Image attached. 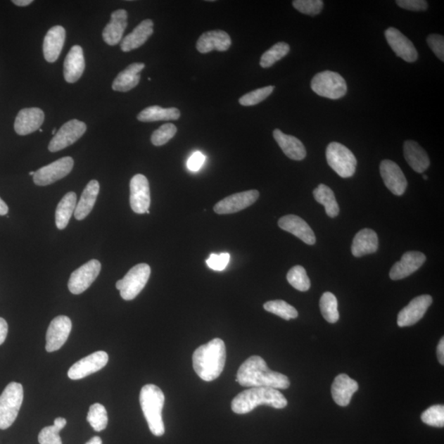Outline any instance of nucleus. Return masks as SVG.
I'll return each mask as SVG.
<instances>
[{
  "label": "nucleus",
  "instance_id": "1",
  "mask_svg": "<svg viewBox=\"0 0 444 444\" xmlns=\"http://www.w3.org/2000/svg\"><path fill=\"white\" fill-rule=\"evenodd\" d=\"M236 381L243 387L286 389L289 379L281 373L272 372L260 356L253 355L239 369Z\"/></svg>",
  "mask_w": 444,
  "mask_h": 444
},
{
  "label": "nucleus",
  "instance_id": "2",
  "mask_svg": "<svg viewBox=\"0 0 444 444\" xmlns=\"http://www.w3.org/2000/svg\"><path fill=\"white\" fill-rule=\"evenodd\" d=\"M227 349L224 341L220 338L210 341L199 346L193 355L194 372L200 379L206 382L217 379L225 367Z\"/></svg>",
  "mask_w": 444,
  "mask_h": 444
},
{
  "label": "nucleus",
  "instance_id": "3",
  "mask_svg": "<svg viewBox=\"0 0 444 444\" xmlns=\"http://www.w3.org/2000/svg\"><path fill=\"white\" fill-rule=\"evenodd\" d=\"M284 395L271 388H251L238 394L231 402L232 411L238 414L250 413L261 405L283 409L287 406Z\"/></svg>",
  "mask_w": 444,
  "mask_h": 444
},
{
  "label": "nucleus",
  "instance_id": "4",
  "mask_svg": "<svg viewBox=\"0 0 444 444\" xmlns=\"http://www.w3.org/2000/svg\"><path fill=\"white\" fill-rule=\"evenodd\" d=\"M139 402L151 432L155 436H163L165 433L163 419L165 395L162 389L154 384L145 385L141 389Z\"/></svg>",
  "mask_w": 444,
  "mask_h": 444
},
{
  "label": "nucleus",
  "instance_id": "5",
  "mask_svg": "<svg viewBox=\"0 0 444 444\" xmlns=\"http://www.w3.org/2000/svg\"><path fill=\"white\" fill-rule=\"evenodd\" d=\"M23 402V385L9 383L0 396V429H8L16 421Z\"/></svg>",
  "mask_w": 444,
  "mask_h": 444
},
{
  "label": "nucleus",
  "instance_id": "6",
  "mask_svg": "<svg viewBox=\"0 0 444 444\" xmlns=\"http://www.w3.org/2000/svg\"><path fill=\"white\" fill-rule=\"evenodd\" d=\"M326 162L334 172L343 178H350L355 173L357 160L345 146L331 143L326 151Z\"/></svg>",
  "mask_w": 444,
  "mask_h": 444
},
{
  "label": "nucleus",
  "instance_id": "7",
  "mask_svg": "<svg viewBox=\"0 0 444 444\" xmlns=\"http://www.w3.org/2000/svg\"><path fill=\"white\" fill-rule=\"evenodd\" d=\"M311 89L316 94L336 100L348 92V85L343 76L333 71H324L316 75L311 82Z\"/></svg>",
  "mask_w": 444,
  "mask_h": 444
},
{
  "label": "nucleus",
  "instance_id": "8",
  "mask_svg": "<svg viewBox=\"0 0 444 444\" xmlns=\"http://www.w3.org/2000/svg\"><path fill=\"white\" fill-rule=\"evenodd\" d=\"M151 267L146 263H140L132 267L123 279L116 282L117 290L125 300H132L139 295L149 280Z\"/></svg>",
  "mask_w": 444,
  "mask_h": 444
},
{
  "label": "nucleus",
  "instance_id": "9",
  "mask_svg": "<svg viewBox=\"0 0 444 444\" xmlns=\"http://www.w3.org/2000/svg\"><path fill=\"white\" fill-rule=\"evenodd\" d=\"M101 265L99 260H92L73 272L68 281V290L73 295H80L89 289L100 274Z\"/></svg>",
  "mask_w": 444,
  "mask_h": 444
},
{
  "label": "nucleus",
  "instance_id": "10",
  "mask_svg": "<svg viewBox=\"0 0 444 444\" xmlns=\"http://www.w3.org/2000/svg\"><path fill=\"white\" fill-rule=\"evenodd\" d=\"M73 159L70 157L56 160L46 167L39 169L33 175L34 183L39 186H46L67 177L73 167Z\"/></svg>",
  "mask_w": 444,
  "mask_h": 444
},
{
  "label": "nucleus",
  "instance_id": "11",
  "mask_svg": "<svg viewBox=\"0 0 444 444\" xmlns=\"http://www.w3.org/2000/svg\"><path fill=\"white\" fill-rule=\"evenodd\" d=\"M87 125L84 122L72 120L63 125L49 144L51 153L65 149L79 140L85 134Z\"/></svg>",
  "mask_w": 444,
  "mask_h": 444
},
{
  "label": "nucleus",
  "instance_id": "12",
  "mask_svg": "<svg viewBox=\"0 0 444 444\" xmlns=\"http://www.w3.org/2000/svg\"><path fill=\"white\" fill-rule=\"evenodd\" d=\"M109 355L105 351H96L77 361L68 370V376L72 380H80L103 369L108 363Z\"/></svg>",
  "mask_w": 444,
  "mask_h": 444
},
{
  "label": "nucleus",
  "instance_id": "13",
  "mask_svg": "<svg viewBox=\"0 0 444 444\" xmlns=\"http://www.w3.org/2000/svg\"><path fill=\"white\" fill-rule=\"evenodd\" d=\"M149 182L144 175H135L130 182V206L137 214H149Z\"/></svg>",
  "mask_w": 444,
  "mask_h": 444
},
{
  "label": "nucleus",
  "instance_id": "14",
  "mask_svg": "<svg viewBox=\"0 0 444 444\" xmlns=\"http://www.w3.org/2000/svg\"><path fill=\"white\" fill-rule=\"evenodd\" d=\"M72 330V322L67 316H58L51 321L46 333L48 353L60 350L66 343Z\"/></svg>",
  "mask_w": 444,
  "mask_h": 444
},
{
  "label": "nucleus",
  "instance_id": "15",
  "mask_svg": "<svg viewBox=\"0 0 444 444\" xmlns=\"http://www.w3.org/2000/svg\"><path fill=\"white\" fill-rule=\"evenodd\" d=\"M258 197L260 192L255 189L232 194L215 205L214 212L220 215L236 213L251 206Z\"/></svg>",
  "mask_w": 444,
  "mask_h": 444
},
{
  "label": "nucleus",
  "instance_id": "16",
  "mask_svg": "<svg viewBox=\"0 0 444 444\" xmlns=\"http://www.w3.org/2000/svg\"><path fill=\"white\" fill-rule=\"evenodd\" d=\"M432 302L433 298L429 295L419 296L413 299L407 306L400 311L398 316V325L403 328V326H410L418 323L426 315Z\"/></svg>",
  "mask_w": 444,
  "mask_h": 444
},
{
  "label": "nucleus",
  "instance_id": "17",
  "mask_svg": "<svg viewBox=\"0 0 444 444\" xmlns=\"http://www.w3.org/2000/svg\"><path fill=\"white\" fill-rule=\"evenodd\" d=\"M380 174L386 187L397 196H402L407 187V180L399 165L392 160H384L380 164Z\"/></svg>",
  "mask_w": 444,
  "mask_h": 444
},
{
  "label": "nucleus",
  "instance_id": "18",
  "mask_svg": "<svg viewBox=\"0 0 444 444\" xmlns=\"http://www.w3.org/2000/svg\"><path fill=\"white\" fill-rule=\"evenodd\" d=\"M385 37L390 47L396 55L408 63L417 61L418 52L413 43L403 34L394 27L385 31Z\"/></svg>",
  "mask_w": 444,
  "mask_h": 444
},
{
  "label": "nucleus",
  "instance_id": "19",
  "mask_svg": "<svg viewBox=\"0 0 444 444\" xmlns=\"http://www.w3.org/2000/svg\"><path fill=\"white\" fill-rule=\"evenodd\" d=\"M426 261V257L421 252L409 251L405 253L401 260L395 263L391 271L390 278L393 281L404 279L412 273L417 272Z\"/></svg>",
  "mask_w": 444,
  "mask_h": 444
},
{
  "label": "nucleus",
  "instance_id": "20",
  "mask_svg": "<svg viewBox=\"0 0 444 444\" xmlns=\"http://www.w3.org/2000/svg\"><path fill=\"white\" fill-rule=\"evenodd\" d=\"M278 226L283 231L292 234L300 240L313 246L316 242L315 232L303 219L296 215H286L281 217L278 222Z\"/></svg>",
  "mask_w": 444,
  "mask_h": 444
},
{
  "label": "nucleus",
  "instance_id": "21",
  "mask_svg": "<svg viewBox=\"0 0 444 444\" xmlns=\"http://www.w3.org/2000/svg\"><path fill=\"white\" fill-rule=\"evenodd\" d=\"M45 115L39 108H26L19 111L14 123V129L19 135H27L41 128Z\"/></svg>",
  "mask_w": 444,
  "mask_h": 444
},
{
  "label": "nucleus",
  "instance_id": "22",
  "mask_svg": "<svg viewBox=\"0 0 444 444\" xmlns=\"http://www.w3.org/2000/svg\"><path fill=\"white\" fill-rule=\"evenodd\" d=\"M358 389L359 385L355 380L350 379L348 374H341L335 378L331 385V396L338 406L346 407Z\"/></svg>",
  "mask_w": 444,
  "mask_h": 444
},
{
  "label": "nucleus",
  "instance_id": "23",
  "mask_svg": "<svg viewBox=\"0 0 444 444\" xmlns=\"http://www.w3.org/2000/svg\"><path fill=\"white\" fill-rule=\"evenodd\" d=\"M231 46V39L228 33L222 30L205 32L197 42V50L202 53L213 51H227Z\"/></svg>",
  "mask_w": 444,
  "mask_h": 444
},
{
  "label": "nucleus",
  "instance_id": "24",
  "mask_svg": "<svg viewBox=\"0 0 444 444\" xmlns=\"http://www.w3.org/2000/svg\"><path fill=\"white\" fill-rule=\"evenodd\" d=\"M128 26V13L125 9H119L111 14L110 22L104 29L102 37L110 46H115L122 41L125 30Z\"/></svg>",
  "mask_w": 444,
  "mask_h": 444
},
{
  "label": "nucleus",
  "instance_id": "25",
  "mask_svg": "<svg viewBox=\"0 0 444 444\" xmlns=\"http://www.w3.org/2000/svg\"><path fill=\"white\" fill-rule=\"evenodd\" d=\"M85 70L84 51L80 46H75L68 52L65 65H63V75L66 82L73 84L79 80Z\"/></svg>",
  "mask_w": 444,
  "mask_h": 444
},
{
  "label": "nucleus",
  "instance_id": "26",
  "mask_svg": "<svg viewBox=\"0 0 444 444\" xmlns=\"http://www.w3.org/2000/svg\"><path fill=\"white\" fill-rule=\"evenodd\" d=\"M65 29L61 26L53 27L48 31L43 43L44 56L46 61L56 62L60 56L65 42Z\"/></svg>",
  "mask_w": 444,
  "mask_h": 444
},
{
  "label": "nucleus",
  "instance_id": "27",
  "mask_svg": "<svg viewBox=\"0 0 444 444\" xmlns=\"http://www.w3.org/2000/svg\"><path fill=\"white\" fill-rule=\"evenodd\" d=\"M153 26L154 23L151 19H146V20L140 23L133 32L122 40L121 50L124 52H129L144 45V43L153 34Z\"/></svg>",
  "mask_w": 444,
  "mask_h": 444
},
{
  "label": "nucleus",
  "instance_id": "28",
  "mask_svg": "<svg viewBox=\"0 0 444 444\" xmlns=\"http://www.w3.org/2000/svg\"><path fill=\"white\" fill-rule=\"evenodd\" d=\"M273 138L279 145L287 158L294 160H302L306 157V149L302 141L294 136L287 135L280 129L273 131Z\"/></svg>",
  "mask_w": 444,
  "mask_h": 444
},
{
  "label": "nucleus",
  "instance_id": "29",
  "mask_svg": "<svg viewBox=\"0 0 444 444\" xmlns=\"http://www.w3.org/2000/svg\"><path fill=\"white\" fill-rule=\"evenodd\" d=\"M379 238L376 232L372 229L365 228L356 234L354 237L351 253L355 257L372 255L378 250Z\"/></svg>",
  "mask_w": 444,
  "mask_h": 444
},
{
  "label": "nucleus",
  "instance_id": "30",
  "mask_svg": "<svg viewBox=\"0 0 444 444\" xmlns=\"http://www.w3.org/2000/svg\"><path fill=\"white\" fill-rule=\"evenodd\" d=\"M404 157L410 167L417 173H423L429 168L428 154L417 141L409 140L403 146Z\"/></svg>",
  "mask_w": 444,
  "mask_h": 444
},
{
  "label": "nucleus",
  "instance_id": "31",
  "mask_svg": "<svg viewBox=\"0 0 444 444\" xmlns=\"http://www.w3.org/2000/svg\"><path fill=\"white\" fill-rule=\"evenodd\" d=\"M145 65L143 63H134L120 72L112 84V89L116 91H129L139 84L140 72L143 71Z\"/></svg>",
  "mask_w": 444,
  "mask_h": 444
},
{
  "label": "nucleus",
  "instance_id": "32",
  "mask_svg": "<svg viewBox=\"0 0 444 444\" xmlns=\"http://www.w3.org/2000/svg\"><path fill=\"white\" fill-rule=\"evenodd\" d=\"M100 191V184L97 180H91L87 184L84 192L82 194L80 202L77 203L75 211V217L77 221L85 219L91 210L94 209L97 196Z\"/></svg>",
  "mask_w": 444,
  "mask_h": 444
},
{
  "label": "nucleus",
  "instance_id": "33",
  "mask_svg": "<svg viewBox=\"0 0 444 444\" xmlns=\"http://www.w3.org/2000/svg\"><path fill=\"white\" fill-rule=\"evenodd\" d=\"M76 206V194L73 192L66 194L58 203L56 211V224L58 229L63 230L66 228L72 213L75 211Z\"/></svg>",
  "mask_w": 444,
  "mask_h": 444
},
{
  "label": "nucleus",
  "instance_id": "34",
  "mask_svg": "<svg viewBox=\"0 0 444 444\" xmlns=\"http://www.w3.org/2000/svg\"><path fill=\"white\" fill-rule=\"evenodd\" d=\"M180 117V111L175 107L163 108L158 106H149L141 111L138 120L141 122H156L160 120H177Z\"/></svg>",
  "mask_w": 444,
  "mask_h": 444
},
{
  "label": "nucleus",
  "instance_id": "35",
  "mask_svg": "<svg viewBox=\"0 0 444 444\" xmlns=\"http://www.w3.org/2000/svg\"><path fill=\"white\" fill-rule=\"evenodd\" d=\"M314 197L317 202L324 205L326 215L330 217H336L339 214V206L336 202L335 194L329 186L320 184L314 190Z\"/></svg>",
  "mask_w": 444,
  "mask_h": 444
},
{
  "label": "nucleus",
  "instance_id": "36",
  "mask_svg": "<svg viewBox=\"0 0 444 444\" xmlns=\"http://www.w3.org/2000/svg\"><path fill=\"white\" fill-rule=\"evenodd\" d=\"M67 421L65 418L58 417L53 421V426L42 429L38 436L40 444H63L60 431L65 427Z\"/></svg>",
  "mask_w": 444,
  "mask_h": 444
},
{
  "label": "nucleus",
  "instance_id": "37",
  "mask_svg": "<svg viewBox=\"0 0 444 444\" xmlns=\"http://www.w3.org/2000/svg\"><path fill=\"white\" fill-rule=\"evenodd\" d=\"M320 310L325 320L330 324H335L339 320L338 300L331 292H325L320 299Z\"/></svg>",
  "mask_w": 444,
  "mask_h": 444
},
{
  "label": "nucleus",
  "instance_id": "38",
  "mask_svg": "<svg viewBox=\"0 0 444 444\" xmlns=\"http://www.w3.org/2000/svg\"><path fill=\"white\" fill-rule=\"evenodd\" d=\"M87 421L96 432L104 431L108 424V414L106 409L100 403L91 405L87 414Z\"/></svg>",
  "mask_w": 444,
  "mask_h": 444
},
{
  "label": "nucleus",
  "instance_id": "39",
  "mask_svg": "<svg viewBox=\"0 0 444 444\" xmlns=\"http://www.w3.org/2000/svg\"><path fill=\"white\" fill-rule=\"evenodd\" d=\"M291 48L286 42H278L267 51L261 57L260 66L263 68L272 67L290 52Z\"/></svg>",
  "mask_w": 444,
  "mask_h": 444
},
{
  "label": "nucleus",
  "instance_id": "40",
  "mask_svg": "<svg viewBox=\"0 0 444 444\" xmlns=\"http://www.w3.org/2000/svg\"><path fill=\"white\" fill-rule=\"evenodd\" d=\"M263 308L285 320L296 319L298 317V311L295 309V307L286 303L284 300L268 301L263 305Z\"/></svg>",
  "mask_w": 444,
  "mask_h": 444
},
{
  "label": "nucleus",
  "instance_id": "41",
  "mask_svg": "<svg viewBox=\"0 0 444 444\" xmlns=\"http://www.w3.org/2000/svg\"><path fill=\"white\" fill-rule=\"evenodd\" d=\"M287 281L295 289L300 291H307L310 288V280L307 275L305 268L297 265L293 267L287 273Z\"/></svg>",
  "mask_w": 444,
  "mask_h": 444
},
{
  "label": "nucleus",
  "instance_id": "42",
  "mask_svg": "<svg viewBox=\"0 0 444 444\" xmlns=\"http://www.w3.org/2000/svg\"><path fill=\"white\" fill-rule=\"evenodd\" d=\"M275 87L268 86L257 90L248 92L241 97L239 102L243 106H251L260 104L269 96L274 91Z\"/></svg>",
  "mask_w": 444,
  "mask_h": 444
},
{
  "label": "nucleus",
  "instance_id": "43",
  "mask_svg": "<svg viewBox=\"0 0 444 444\" xmlns=\"http://www.w3.org/2000/svg\"><path fill=\"white\" fill-rule=\"evenodd\" d=\"M421 421L429 426L443 428L444 426V407L436 405L424 411L421 414Z\"/></svg>",
  "mask_w": 444,
  "mask_h": 444
},
{
  "label": "nucleus",
  "instance_id": "44",
  "mask_svg": "<svg viewBox=\"0 0 444 444\" xmlns=\"http://www.w3.org/2000/svg\"><path fill=\"white\" fill-rule=\"evenodd\" d=\"M177 133V126L170 123L165 124L160 126L158 130L154 131L151 141L155 146H163L167 144Z\"/></svg>",
  "mask_w": 444,
  "mask_h": 444
},
{
  "label": "nucleus",
  "instance_id": "45",
  "mask_svg": "<svg viewBox=\"0 0 444 444\" xmlns=\"http://www.w3.org/2000/svg\"><path fill=\"white\" fill-rule=\"evenodd\" d=\"M292 4L297 11L310 16L318 15L324 8L321 0H295Z\"/></svg>",
  "mask_w": 444,
  "mask_h": 444
},
{
  "label": "nucleus",
  "instance_id": "46",
  "mask_svg": "<svg viewBox=\"0 0 444 444\" xmlns=\"http://www.w3.org/2000/svg\"><path fill=\"white\" fill-rule=\"evenodd\" d=\"M230 255L227 253H220V255L212 253L207 260V265L213 270L222 271L225 269L230 262Z\"/></svg>",
  "mask_w": 444,
  "mask_h": 444
},
{
  "label": "nucleus",
  "instance_id": "47",
  "mask_svg": "<svg viewBox=\"0 0 444 444\" xmlns=\"http://www.w3.org/2000/svg\"><path fill=\"white\" fill-rule=\"evenodd\" d=\"M427 42L432 51L441 61H444V38L438 34H432L427 38Z\"/></svg>",
  "mask_w": 444,
  "mask_h": 444
},
{
  "label": "nucleus",
  "instance_id": "48",
  "mask_svg": "<svg viewBox=\"0 0 444 444\" xmlns=\"http://www.w3.org/2000/svg\"><path fill=\"white\" fill-rule=\"evenodd\" d=\"M396 4L399 7L409 11L421 12L428 8V3L424 0H398Z\"/></svg>",
  "mask_w": 444,
  "mask_h": 444
},
{
  "label": "nucleus",
  "instance_id": "49",
  "mask_svg": "<svg viewBox=\"0 0 444 444\" xmlns=\"http://www.w3.org/2000/svg\"><path fill=\"white\" fill-rule=\"evenodd\" d=\"M205 157L202 153H194L188 160V168L192 172H198L203 167Z\"/></svg>",
  "mask_w": 444,
  "mask_h": 444
},
{
  "label": "nucleus",
  "instance_id": "50",
  "mask_svg": "<svg viewBox=\"0 0 444 444\" xmlns=\"http://www.w3.org/2000/svg\"><path fill=\"white\" fill-rule=\"evenodd\" d=\"M8 331V326L6 319L0 318V345L6 341Z\"/></svg>",
  "mask_w": 444,
  "mask_h": 444
},
{
  "label": "nucleus",
  "instance_id": "51",
  "mask_svg": "<svg viewBox=\"0 0 444 444\" xmlns=\"http://www.w3.org/2000/svg\"><path fill=\"white\" fill-rule=\"evenodd\" d=\"M437 356L439 361L442 365L444 364V339L441 338L440 341L438 345L437 348Z\"/></svg>",
  "mask_w": 444,
  "mask_h": 444
},
{
  "label": "nucleus",
  "instance_id": "52",
  "mask_svg": "<svg viewBox=\"0 0 444 444\" xmlns=\"http://www.w3.org/2000/svg\"><path fill=\"white\" fill-rule=\"evenodd\" d=\"M8 213V208L7 204L3 201L1 198H0V216H4V215H7Z\"/></svg>",
  "mask_w": 444,
  "mask_h": 444
},
{
  "label": "nucleus",
  "instance_id": "53",
  "mask_svg": "<svg viewBox=\"0 0 444 444\" xmlns=\"http://www.w3.org/2000/svg\"><path fill=\"white\" fill-rule=\"evenodd\" d=\"M32 0H13V3L17 6H27L32 3Z\"/></svg>",
  "mask_w": 444,
  "mask_h": 444
},
{
  "label": "nucleus",
  "instance_id": "54",
  "mask_svg": "<svg viewBox=\"0 0 444 444\" xmlns=\"http://www.w3.org/2000/svg\"><path fill=\"white\" fill-rule=\"evenodd\" d=\"M85 444H103L102 443L101 438L99 436H95L91 438L89 442H87Z\"/></svg>",
  "mask_w": 444,
  "mask_h": 444
},
{
  "label": "nucleus",
  "instance_id": "55",
  "mask_svg": "<svg viewBox=\"0 0 444 444\" xmlns=\"http://www.w3.org/2000/svg\"><path fill=\"white\" fill-rule=\"evenodd\" d=\"M424 179H428V177L426 175H423Z\"/></svg>",
  "mask_w": 444,
  "mask_h": 444
},
{
  "label": "nucleus",
  "instance_id": "56",
  "mask_svg": "<svg viewBox=\"0 0 444 444\" xmlns=\"http://www.w3.org/2000/svg\"><path fill=\"white\" fill-rule=\"evenodd\" d=\"M56 129H55L52 131V134L56 135Z\"/></svg>",
  "mask_w": 444,
  "mask_h": 444
},
{
  "label": "nucleus",
  "instance_id": "57",
  "mask_svg": "<svg viewBox=\"0 0 444 444\" xmlns=\"http://www.w3.org/2000/svg\"><path fill=\"white\" fill-rule=\"evenodd\" d=\"M35 175V172H30V175Z\"/></svg>",
  "mask_w": 444,
  "mask_h": 444
}]
</instances>
